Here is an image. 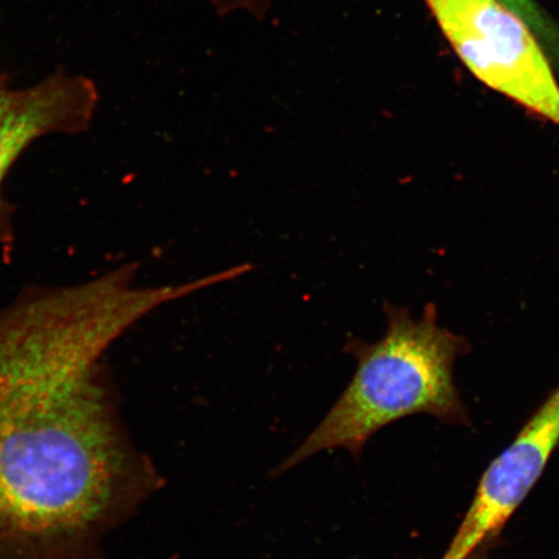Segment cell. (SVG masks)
Masks as SVG:
<instances>
[{
  "mask_svg": "<svg viewBox=\"0 0 559 559\" xmlns=\"http://www.w3.org/2000/svg\"><path fill=\"white\" fill-rule=\"evenodd\" d=\"M471 72L559 126V86L535 32L501 0H425Z\"/></svg>",
  "mask_w": 559,
  "mask_h": 559,
  "instance_id": "3",
  "label": "cell"
},
{
  "mask_svg": "<svg viewBox=\"0 0 559 559\" xmlns=\"http://www.w3.org/2000/svg\"><path fill=\"white\" fill-rule=\"evenodd\" d=\"M150 313L121 270L0 307V559H104L165 486L131 439L104 356Z\"/></svg>",
  "mask_w": 559,
  "mask_h": 559,
  "instance_id": "1",
  "label": "cell"
},
{
  "mask_svg": "<svg viewBox=\"0 0 559 559\" xmlns=\"http://www.w3.org/2000/svg\"><path fill=\"white\" fill-rule=\"evenodd\" d=\"M382 338L347 341L356 360L352 382L305 442L272 475H282L319 452L344 449L360 459L369 439L400 419L429 415L449 425H469L453 369L467 342L438 323L435 306L419 318L386 305Z\"/></svg>",
  "mask_w": 559,
  "mask_h": 559,
  "instance_id": "2",
  "label": "cell"
},
{
  "mask_svg": "<svg viewBox=\"0 0 559 559\" xmlns=\"http://www.w3.org/2000/svg\"><path fill=\"white\" fill-rule=\"evenodd\" d=\"M559 445V383L487 467L469 509L440 559H473L488 549L540 480Z\"/></svg>",
  "mask_w": 559,
  "mask_h": 559,
  "instance_id": "4",
  "label": "cell"
},
{
  "mask_svg": "<svg viewBox=\"0 0 559 559\" xmlns=\"http://www.w3.org/2000/svg\"><path fill=\"white\" fill-rule=\"evenodd\" d=\"M514 12L526 21V23L533 27L535 33H540L543 37L550 38L554 32L550 29L547 19L544 17L543 12L537 9L533 0H501Z\"/></svg>",
  "mask_w": 559,
  "mask_h": 559,
  "instance_id": "7",
  "label": "cell"
},
{
  "mask_svg": "<svg viewBox=\"0 0 559 559\" xmlns=\"http://www.w3.org/2000/svg\"><path fill=\"white\" fill-rule=\"evenodd\" d=\"M221 16L233 13H247V15L262 19L270 9V0H209Z\"/></svg>",
  "mask_w": 559,
  "mask_h": 559,
  "instance_id": "6",
  "label": "cell"
},
{
  "mask_svg": "<svg viewBox=\"0 0 559 559\" xmlns=\"http://www.w3.org/2000/svg\"><path fill=\"white\" fill-rule=\"evenodd\" d=\"M99 105V91L85 75L56 70L35 85L16 88L0 73V248L12 257L13 207L3 194L13 165L37 142L52 135H76L90 129Z\"/></svg>",
  "mask_w": 559,
  "mask_h": 559,
  "instance_id": "5",
  "label": "cell"
}]
</instances>
